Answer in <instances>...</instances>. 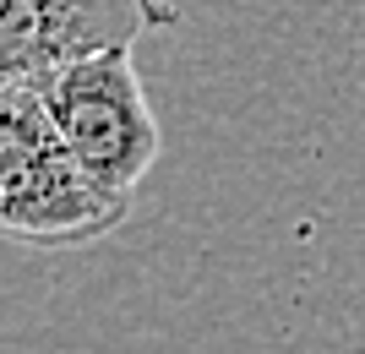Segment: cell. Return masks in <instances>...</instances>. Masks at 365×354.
<instances>
[{"mask_svg":"<svg viewBox=\"0 0 365 354\" xmlns=\"http://www.w3.org/2000/svg\"><path fill=\"white\" fill-rule=\"evenodd\" d=\"M38 109L61 147L76 158V170L115 197H137V185L158 164V120L142 93L131 49H104L61 66L49 82H38Z\"/></svg>","mask_w":365,"mask_h":354,"instance_id":"cell-2","label":"cell"},{"mask_svg":"<svg viewBox=\"0 0 365 354\" xmlns=\"http://www.w3.org/2000/svg\"><path fill=\"white\" fill-rule=\"evenodd\" d=\"M148 22V0H0V93H33L82 55L131 49Z\"/></svg>","mask_w":365,"mask_h":354,"instance_id":"cell-3","label":"cell"},{"mask_svg":"<svg viewBox=\"0 0 365 354\" xmlns=\"http://www.w3.org/2000/svg\"><path fill=\"white\" fill-rule=\"evenodd\" d=\"M131 197H115L76 170L49 131L38 93H0V234L16 246L71 251L120 229Z\"/></svg>","mask_w":365,"mask_h":354,"instance_id":"cell-1","label":"cell"}]
</instances>
